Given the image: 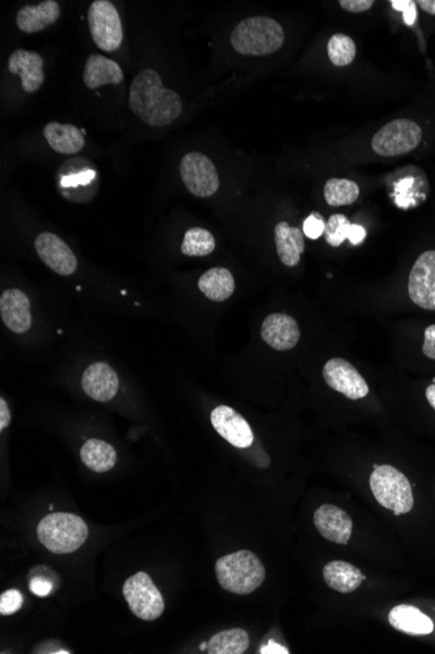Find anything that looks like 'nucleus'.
I'll use <instances>...</instances> for the list:
<instances>
[{
  "label": "nucleus",
  "instance_id": "obj_1",
  "mask_svg": "<svg viewBox=\"0 0 435 654\" xmlns=\"http://www.w3.org/2000/svg\"><path fill=\"white\" fill-rule=\"evenodd\" d=\"M130 107L147 126L164 127L180 116L183 102L175 90L163 87L155 70L146 68L130 84Z\"/></svg>",
  "mask_w": 435,
  "mask_h": 654
},
{
  "label": "nucleus",
  "instance_id": "obj_2",
  "mask_svg": "<svg viewBox=\"0 0 435 654\" xmlns=\"http://www.w3.org/2000/svg\"><path fill=\"white\" fill-rule=\"evenodd\" d=\"M219 585L230 593L248 596L263 585L266 570L261 559L249 550L236 551L215 563Z\"/></svg>",
  "mask_w": 435,
  "mask_h": 654
},
{
  "label": "nucleus",
  "instance_id": "obj_3",
  "mask_svg": "<svg viewBox=\"0 0 435 654\" xmlns=\"http://www.w3.org/2000/svg\"><path fill=\"white\" fill-rule=\"evenodd\" d=\"M283 44V28L280 22L266 16L243 20L231 34L232 47L243 55H270L280 50Z\"/></svg>",
  "mask_w": 435,
  "mask_h": 654
},
{
  "label": "nucleus",
  "instance_id": "obj_4",
  "mask_svg": "<svg viewBox=\"0 0 435 654\" xmlns=\"http://www.w3.org/2000/svg\"><path fill=\"white\" fill-rule=\"evenodd\" d=\"M39 542L54 554H71L79 550L89 536L84 520L73 514H51L37 527Z\"/></svg>",
  "mask_w": 435,
  "mask_h": 654
},
{
  "label": "nucleus",
  "instance_id": "obj_5",
  "mask_svg": "<svg viewBox=\"0 0 435 654\" xmlns=\"http://www.w3.org/2000/svg\"><path fill=\"white\" fill-rule=\"evenodd\" d=\"M371 488L377 502L397 516L414 508V491L408 479L391 465H381L371 476Z\"/></svg>",
  "mask_w": 435,
  "mask_h": 654
},
{
  "label": "nucleus",
  "instance_id": "obj_6",
  "mask_svg": "<svg viewBox=\"0 0 435 654\" xmlns=\"http://www.w3.org/2000/svg\"><path fill=\"white\" fill-rule=\"evenodd\" d=\"M422 139V130L411 119H395L375 133L372 148L382 157L406 155L416 149Z\"/></svg>",
  "mask_w": 435,
  "mask_h": 654
},
{
  "label": "nucleus",
  "instance_id": "obj_7",
  "mask_svg": "<svg viewBox=\"0 0 435 654\" xmlns=\"http://www.w3.org/2000/svg\"><path fill=\"white\" fill-rule=\"evenodd\" d=\"M123 594L130 610L142 621H155L164 611V599L146 573H138L124 582Z\"/></svg>",
  "mask_w": 435,
  "mask_h": 654
},
{
  "label": "nucleus",
  "instance_id": "obj_8",
  "mask_svg": "<svg viewBox=\"0 0 435 654\" xmlns=\"http://www.w3.org/2000/svg\"><path fill=\"white\" fill-rule=\"evenodd\" d=\"M93 41L101 50L113 53L123 42V25L115 5L109 0H96L88 11Z\"/></svg>",
  "mask_w": 435,
  "mask_h": 654
},
{
  "label": "nucleus",
  "instance_id": "obj_9",
  "mask_svg": "<svg viewBox=\"0 0 435 654\" xmlns=\"http://www.w3.org/2000/svg\"><path fill=\"white\" fill-rule=\"evenodd\" d=\"M99 176L92 162L73 158L63 164L58 173L62 195L72 201H88L98 190Z\"/></svg>",
  "mask_w": 435,
  "mask_h": 654
},
{
  "label": "nucleus",
  "instance_id": "obj_10",
  "mask_svg": "<svg viewBox=\"0 0 435 654\" xmlns=\"http://www.w3.org/2000/svg\"><path fill=\"white\" fill-rule=\"evenodd\" d=\"M180 175L188 191L197 198H209L218 191L217 169L203 153H187L180 162Z\"/></svg>",
  "mask_w": 435,
  "mask_h": 654
},
{
  "label": "nucleus",
  "instance_id": "obj_11",
  "mask_svg": "<svg viewBox=\"0 0 435 654\" xmlns=\"http://www.w3.org/2000/svg\"><path fill=\"white\" fill-rule=\"evenodd\" d=\"M323 379L330 388L339 392L349 400L364 399L369 394L368 383L348 361L332 358L322 369Z\"/></svg>",
  "mask_w": 435,
  "mask_h": 654
},
{
  "label": "nucleus",
  "instance_id": "obj_12",
  "mask_svg": "<svg viewBox=\"0 0 435 654\" xmlns=\"http://www.w3.org/2000/svg\"><path fill=\"white\" fill-rule=\"evenodd\" d=\"M408 293L412 302L435 311V251L423 252L412 267Z\"/></svg>",
  "mask_w": 435,
  "mask_h": 654
},
{
  "label": "nucleus",
  "instance_id": "obj_13",
  "mask_svg": "<svg viewBox=\"0 0 435 654\" xmlns=\"http://www.w3.org/2000/svg\"><path fill=\"white\" fill-rule=\"evenodd\" d=\"M34 247L39 259L58 275L71 276L78 269V259L58 235L42 233L36 238Z\"/></svg>",
  "mask_w": 435,
  "mask_h": 654
},
{
  "label": "nucleus",
  "instance_id": "obj_14",
  "mask_svg": "<svg viewBox=\"0 0 435 654\" xmlns=\"http://www.w3.org/2000/svg\"><path fill=\"white\" fill-rule=\"evenodd\" d=\"M212 425L233 447L246 449L253 445L255 435L249 423L230 406L221 405L212 412Z\"/></svg>",
  "mask_w": 435,
  "mask_h": 654
},
{
  "label": "nucleus",
  "instance_id": "obj_15",
  "mask_svg": "<svg viewBox=\"0 0 435 654\" xmlns=\"http://www.w3.org/2000/svg\"><path fill=\"white\" fill-rule=\"evenodd\" d=\"M314 525L327 541L347 545L352 537L354 522L347 512L332 505H323L314 512Z\"/></svg>",
  "mask_w": 435,
  "mask_h": 654
},
{
  "label": "nucleus",
  "instance_id": "obj_16",
  "mask_svg": "<svg viewBox=\"0 0 435 654\" xmlns=\"http://www.w3.org/2000/svg\"><path fill=\"white\" fill-rule=\"evenodd\" d=\"M300 335L297 321L280 312L269 315L261 327V337L275 351H291L297 345Z\"/></svg>",
  "mask_w": 435,
  "mask_h": 654
},
{
  "label": "nucleus",
  "instance_id": "obj_17",
  "mask_svg": "<svg viewBox=\"0 0 435 654\" xmlns=\"http://www.w3.org/2000/svg\"><path fill=\"white\" fill-rule=\"evenodd\" d=\"M3 323L13 334L22 335L31 327L30 301L20 289H8L0 297Z\"/></svg>",
  "mask_w": 435,
  "mask_h": 654
},
{
  "label": "nucleus",
  "instance_id": "obj_18",
  "mask_svg": "<svg viewBox=\"0 0 435 654\" xmlns=\"http://www.w3.org/2000/svg\"><path fill=\"white\" fill-rule=\"evenodd\" d=\"M81 386L90 399L99 401V403H107L118 394V374L107 363L96 362L85 369Z\"/></svg>",
  "mask_w": 435,
  "mask_h": 654
},
{
  "label": "nucleus",
  "instance_id": "obj_19",
  "mask_svg": "<svg viewBox=\"0 0 435 654\" xmlns=\"http://www.w3.org/2000/svg\"><path fill=\"white\" fill-rule=\"evenodd\" d=\"M8 71L20 76L24 92H38L44 85V59L38 53L19 48L8 59Z\"/></svg>",
  "mask_w": 435,
  "mask_h": 654
},
{
  "label": "nucleus",
  "instance_id": "obj_20",
  "mask_svg": "<svg viewBox=\"0 0 435 654\" xmlns=\"http://www.w3.org/2000/svg\"><path fill=\"white\" fill-rule=\"evenodd\" d=\"M61 17V5L55 0H46L37 5H24L17 13V28L22 33L42 32L50 25L55 24Z\"/></svg>",
  "mask_w": 435,
  "mask_h": 654
},
{
  "label": "nucleus",
  "instance_id": "obj_21",
  "mask_svg": "<svg viewBox=\"0 0 435 654\" xmlns=\"http://www.w3.org/2000/svg\"><path fill=\"white\" fill-rule=\"evenodd\" d=\"M389 622L395 630L411 636L431 635L434 623L420 608L411 605H397L389 611Z\"/></svg>",
  "mask_w": 435,
  "mask_h": 654
},
{
  "label": "nucleus",
  "instance_id": "obj_22",
  "mask_svg": "<svg viewBox=\"0 0 435 654\" xmlns=\"http://www.w3.org/2000/svg\"><path fill=\"white\" fill-rule=\"evenodd\" d=\"M124 81L123 70L113 59L104 55H90L84 70V82L89 89L102 85H118Z\"/></svg>",
  "mask_w": 435,
  "mask_h": 654
},
{
  "label": "nucleus",
  "instance_id": "obj_23",
  "mask_svg": "<svg viewBox=\"0 0 435 654\" xmlns=\"http://www.w3.org/2000/svg\"><path fill=\"white\" fill-rule=\"evenodd\" d=\"M275 246L281 263L287 267H295L300 263L301 255L305 250L304 233L298 227L289 224L280 223L275 226Z\"/></svg>",
  "mask_w": 435,
  "mask_h": 654
},
{
  "label": "nucleus",
  "instance_id": "obj_24",
  "mask_svg": "<svg viewBox=\"0 0 435 654\" xmlns=\"http://www.w3.org/2000/svg\"><path fill=\"white\" fill-rule=\"evenodd\" d=\"M47 144L62 155H75L85 147V139L79 128L73 124L50 122L44 130Z\"/></svg>",
  "mask_w": 435,
  "mask_h": 654
},
{
  "label": "nucleus",
  "instance_id": "obj_25",
  "mask_svg": "<svg viewBox=\"0 0 435 654\" xmlns=\"http://www.w3.org/2000/svg\"><path fill=\"white\" fill-rule=\"evenodd\" d=\"M365 579L357 567L343 560H332L323 568V580L326 584L340 593H352Z\"/></svg>",
  "mask_w": 435,
  "mask_h": 654
},
{
  "label": "nucleus",
  "instance_id": "obj_26",
  "mask_svg": "<svg viewBox=\"0 0 435 654\" xmlns=\"http://www.w3.org/2000/svg\"><path fill=\"white\" fill-rule=\"evenodd\" d=\"M198 289L205 297L214 302H223L229 300L235 292V280L232 273L227 268H212L201 276L198 280Z\"/></svg>",
  "mask_w": 435,
  "mask_h": 654
},
{
  "label": "nucleus",
  "instance_id": "obj_27",
  "mask_svg": "<svg viewBox=\"0 0 435 654\" xmlns=\"http://www.w3.org/2000/svg\"><path fill=\"white\" fill-rule=\"evenodd\" d=\"M82 463L96 473H106L115 466L116 451L109 443L99 439H90L79 451Z\"/></svg>",
  "mask_w": 435,
  "mask_h": 654
},
{
  "label": "nucleus",
  "instance_id": "obj_28",
  "mask_svg": "<svg viewBox=\"0 0 435 654\" xmlns=\"http://www.w3.org/2000/svg\"><path fill=\"white\" fill-rule=\"evenodd\" d=\"M249 635L246 630L232 628L222 631L207 642L209 654H243L248 650Z\"/></svg>",
  "mask_w": 435,
  "mask_h": 654
},
{
  "label": "nucleus",
  "instance_id": "obj_29",
  "mask_svg": "<svg viewBox=\"0 0 435 654\" xmlns=\"http://www.w3.org/2000/svg\"><path fill=\"white\" fill-rule=\"evenodd\" d=\"M326 203L331 207L349 206L360 196V189L349 179L332 178L326 182L323 189Z\"/></svg>",
  "mask_w": 435,
  "mask_h": 654
},
{
  "label": "nucleus",
  "instance_id": "obj_30",
  "mask_svg": "<svg viewBox=\"0 0 435 654\" xmlns=\"http://www.w3.org/2000/svg\"><path fill=\"white\" fill-rule=\"evenodd\" d=\"M215 250V240L212 233L203 227H192L184 235L181 252L187 256H206Z\"/></svg>",
  "mask_w": 435,
  "mask_h": 654
},
{
  "label": "nucleus",
  "instance_id": "obj_31",
  "mask_svg": "<svg viewBox=\"0 0 435 654\" xmlns=\"http://www.w3.org/2000/svg\"><path fill=\"white\" fill-rule=\"evenodd\" d=\"M330 61L337 67H347L356 56V45L347 34H334L327 44Z\"/></svg>",
  "mask_w": 435,
  "mask_h": 654
},
{
  "label": "nucleus",
  "instance_id": "obj_32",
  "mask_svg": "<svg viewBox=\"0 0 435 654\" xmlns=\"http://www.w3.org/2000/svg\"><path fill=\"white\" fill-rule=\"evenodd\" d=\"M351 225L346 216L332 215L327 221L325 233H323L327 243L332 247H339L344 241L348 240Z\"/></svg>",
  "mask_w": 435,
  "mask_h": 654
},
{
  "label": "nucleus",
  "instance_id": "obj_33",
  "mask_svg": "<svg viewBox=\"0 0 435 654\" xmlns=\"http://www.w3.org/2000/svg\"><path fill=\"white\" fill-rule=\"evenodd\" d=\"M24 597L19 590H10L0 596V614L2 616H13L22 607Z\"/></svg>",
  "mask_w": 435,
  "mask_h": 654
},
{
  "label": "nucleus",
  "instance_id": "obj_34",
  "mask_svg": "<svg viewBox=\"0 0 435 654\" xmlns=\"http://www.w3.org/2000/svg\"><path fill=\"white\" fill-rule=\"evenodd\" d=\"M326 223L322 216L312 213L303 225V233L311 240H318L325 233Z\"/></svg>",
  "mask_w": 435,
  "mask_h": 654
},
{
  "label": "nucleus",
  "instance_id": "obj_35",
  "mask_svg": "<svg viewBox=\"0 0 435 654\" xmlns=\"http://www.w3.org/2000/svg\"><path fill=\"white\" fill-rule=\"evenodd\" d=\"M340 7L352 13H363L373 7V0H340Z\"/></svg>",
  "mask_w": 435,
  "mask_h": 654
},
{
  "label": "nucleus",
  "instance_id": "obj_36",
  "mask_svg": "<svg viewBox=\"0 0 435 654\" xmlns=\"http://www.w3.org/2000/svg\"><path fill=\"white\" fill-rule=\"evenodd\" d=\"M29 590L38 597H47L53 591V584L44 577H34L30 580Z\"/></svg>",
  "mask_w": 435,
  "mask_h": 654
},
{
  "label": "nucleus",
  "instance_id": "obj_37",
  "mask_svg": "<svg viewBox=\"0 0 435 654\" xmlns=\"http://www.w3.org/2000/svg\"><path fill=\"white\" fill-rule=\"evenodd\" d=\"M425 340H423L422 352L426 357L431 360H435V324L429 326L425 329V335H423Z\"/></svg>",
  "mask_w": 435,
  "mask_h": 654
},
{
  "label": "nucleus",
  "instance_id": "obj_38",
  "mask_svg": "<svg viewBox=\"0 0 435 654\" xmlns=\"http://www.w3.org/2000/svg\"><path fill=\"white\" fill-rule=\"evenodd\" d=\"M366 237V230L365 227L361 226V225H351V229H349L348 233V241L351 242L352 244H360L361 242L365 240Z\"/></svg>",
  "mask_w": 435,
  "mask_h": 654
},
{
  "label": "nucleus",
  "instance_id": "obj_39",
  "mask_svg": "<svg viewBox=\"0 0 435 654\" xmlns=\"http://www.w3.org/2000/svg\"><path fill=\"white\" fill-rule=\"evenodd\" d=\"M11 423V412L4 399H0V430H5Z\"/></svg>",
  "mask_w": 435,
  "mask_h": 654
},
{
  "label": "nucleus",
  "instance_id": "obj_40",
  "mask_svg": "<svg viewBox=\"0 0 435 654\" xmlns=\"http://www.w3.org/2000/svg\"><path fill=\"white\" fill-rule=\"evenodd\" d=\"M260 653L263 654H289V650H287L286 647H281L280 644H277V642L270 641L267 642V644L263 645L260 650Z\"/></svg>",
  "mask_w": 435,
  "mask_h": 654
},
{
  "label": "nucleus",
  "instance_id": "obj_41",
  "mask_svg": "<svg viewBox=\"0 0 435 654\" xmlns=\"http://www.w3.org/2000/svg\"><path fill=\"white\" fill-rule=\"evenodd\" d=\"M416 4H417V3L411 2V4H409L408 7H406V10L403 11V13H405L406 22L408 25H412V24H414V21H416V19H417Z\"/></svg>",
  "mask_w": 435,
  "mask_h": 654
},
{
  "label": "nucleus",
  "instance_id": "obj_42",
  "mask_svg": "<svg viewBox=\"0 0 435 654\" xmlns=\"http://www.w3.org/2000/svg\"><path fill=\"white\" fill-rule=\"evenodd\" d=\"M417 4H419L425 13L435 16V0H420V2H417Z\"/></svg>",
  "mask_w": 435,
  "mask_h": 654
},
{
  "label": "nucleus",
  "instance_id": "obj_43",
  "mask_svg": "<svg viewBox=\"0 0 435 654\" xmlns=\"http://www.w3.org/2000/svg\"><path fill=\"white\" fill-rule=\"evenodd\" d=\"M426 399L435 411V383L426 388Z\"/></svg>",
  "mask_w": 435,
  "mask_h": 654
},
{
  "label": "nucleus",
  "instance_id": "obj_44",
  "mask_svg": "<svg viewBox=\"0 0 435 654\" xmlns=\"http://www.w3.org/2000/svg\"><path fill=\"white\" fill-rule=\"evenodd\" d=\"M392 7L395 8L397 11H405L406 7H408L409 4H411V0H394V2H391Z\"/></svg>",
  "mask_w": 435,
  "mask_h": 654
},
{
  "label": "nucleus",
  "instance_id": "obj_45",
  "mask_svg": "<svg viewBox=\"0 0 435 654\" xmlns=\"http://www.w3.org/2000/svg\"><path fill=\"white\" fill-rule=\"evenodd\" d=\"M200 650H203V652H205V650H207V642H203V644H200Z\"/></svg>",
  "mask_w": 435,
  "mask_h": 654
}]
</instances>
